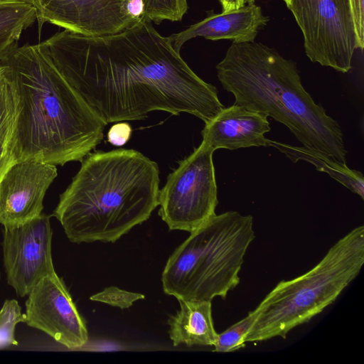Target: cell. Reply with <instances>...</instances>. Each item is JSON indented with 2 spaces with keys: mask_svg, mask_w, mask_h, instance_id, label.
<instances>
[{
  "mask_svg": "<svg viewBox=\"0 0 364 364\" xmlns=\"http://www.w3.org/2000/svg\"><path fill=\"white\" fill-rule=\"evenodd\" d=\"M38 45L107 124L142 119L152 111L186 112L206 123L224 108L217 88L144 17L117 33L63 30Z\"/></svg>",
  "mask_w": 364,
  "mask_h": 364,
  "instance_id": "6da1fadb",
  "label": "cell"
},
{
  "mask_svg": "<svg viewBox=\"0 0 364 364\" xmlns=\"http://www.w3.org/2000/svg\"><path fill=\"white\" fill-rule=\"evenodd\" d=\"M0 64L18 101L12 139L16 161L81 162L102 141L107 124L38 44L17 45Z\"/></svg>",
  "mask_w": 364,
  "mask_h": 364,
  "instance_id": "7a4b0ae2",
  "label": "cell"
},
{
  "mask_svg": "<svg viewBox=\"0 0 364 364\" xmlns=\"http://www.w3.org/2000/svg\"><path fill=\"white\" fill-rule=\"evenodd\" d=\"M157 164L134 149L90 153L53 215L73 243L114 242L159 206Z\"/></svg>",
  "mask_w": 364,
  "mask_h": 364,
  "instance_id": "3957f363",
  "label": "cell"
},
{
  "mask_svg": "<svg viewBox=\"0 0 364 364\" xmlns=\"http://www.w3.org/2000/svg\"><path fill=\"white\" fill-rule=\"evenodd\" d=\"M215 68L235 104L271 117L303 146L346 164L339 123L305 90L294 60L262 43H232Z\"/></svg>",
  "mask_w": 364,
  "mask_h": 364,
  "instance_id": "277c9868",
  "label": "cell"
},
{
  "mask_svg": "<svg viewBox=\"0 0 364 364\" xmlns=\"http://www.w3.org/2000/svg\"><path fill=\"white\" fill-rule=\"evenodd\" d=\"M190 233L166 263L164 291L178 300L225 299L239 284L245 255L255 238L252 216L233 210L215 214Z\"/></svg>",
  "mask_w": 364,
  "mask_h": 364,
  "instance_id": "5b68a950",
  "label": "cell"
},
{
  "mask_svg": "<svg viewBox=\"0 0 364 364\" xmlns=\"http://www.w3.org/2000/svg\"><path fill=\"white\" fill-rule=\"evenodd\" d=\"M364 263V226L339 239L311 269L279 282L256 307L245 342L285 338L331 304L359 274Z\"/></svg>",
  "mask_w": 364,
  "mask_h": 364,
  "instance_id": "8992f818",
  "label": "cell"
},
{
  "mask_svg": "<svg viewBox=\"0 0 364 364\" xmlns=\"http://www.w3.org/2000/svg\"><path fill=\"white\" fill-rule=\"evenodd\" d=\"M214 151L201 142L167 177L159 194V215L170 230L191 232L215 214Z\"/></svg>",
  "mask_w": 364,
  "mask_h": 364,
  "instance_id": "52a82bcc",
  "label": "cell"
},
{
  "mask_svg": "<svg viewBox=\"0 0 364 364\" xmlns=\"http://www.w3.org/2000/svg\"><path fill=\"white\" fill-rule=\"evenodd\" d=\"M301 31L312 63L347 73L357 39L349 0H283Z\"/></svg>",
  "mask_w": 364,
  "mask_h": 364,
  "instance_id": "ba28073f",
  "label": "cell"
},
{
  "mask_svg": "<svg viewBox=\"0 0 364 364\" xmlns=\"http://www.w3.org/2000/svg\"><path fill=\"white\" fill-rule=\"evenodd\" d=\"M38 32L49 23L75 33L102 36L119 33L144 17L142 0H28Z\"/></svg>",
  "mask_w": 364,
  "mask_h": 364,
  "instance_id": "9c48e42d",
  "label": "cell"
},
{
  "mask_svg": "<svg viewBox=\"0 0 364 364\" xmlns=\"http://www.w3.org/2000/svg\"><path fill=\"white\" fill-rule=\"evenodd\" d=\"M51 215L18 226L4 228L3 258L7 283L18 296H28L46 276L55 273L53 263Z\"/></svg>",
  "mask_w": 364,
  "mask_h": 364,
  "instance_id": "30bf717a",
  "label": "cell"
},
{
  "mask_svg": "<svg viewBox=\"0 0 364 364\" xmlns=\"http://www.w3.org/2000/svg\"><path fill=\"white\" fill-rule=\"evenodd\" d=\"M26 322L69 349L88 341L86 323L63 280L56 273L43 277L28 293Z\"/></svg>",
  "mask_w": 364,
  "mask_h": 364,
  "instance_id": "8fae6325",
  "label": "cell"
},
{
  "mask_svg": "<svg viewBox=\"0 0 364 364\" xmlns=\"http://www.w3.org/2000/svg\"><path fill=\"white\" fill-rule=\"evenodd\" d=\"M56 166L34 159L14 162L0 181V224L11 228L39 216Z\"/></svg>",
  "mask_w": 364,
  "mask_h": 364,
  "instance_id": "7c38bea8",
  "label": "cell"
},
{
  "mask_svg": "<svg viewBox=\"0 0 364 364\" xmlns=\"http://www.w3.org/2000/svg\"><path fill=\"white\" fill-rule=\"evenodd\" d=\"M270 129L265 114L233 104L223 108L205 123L202 142L214 151L218 149L269 146V139L264 134Z\"/></svg>",
  "mask_w": 364,
  "mask_h": 364,
  "instance_id": "4fadbf2b",
  "label": "cell"
},
{
  "mask_svg": "<svg viewBox=\"0 0 364 364\" xmlns=\"http://www.w3.org/2000/svg\"><path fill=\"white\" fill-rule=\"evenodd\" d=\"M269 18L255 4L237 10L211 14L186 29L170 36L174 49L180 52L182 46L196 37L207 40H230L232 43L254 42L259 31L264 28Z\"/></svg>",
  "mask_w": 364,
  "mask_h": 364,
  "instance_id": "5bb4252c",
  "label": "cell"
},
{
  "mask_svg": "<svg viewBox=\"0 0 364 364\" xmlns=\"http://www.w3.org/2000/svg\"><path fill=\"white\" fill-rule=\"evenodd\" d=\"M180 310L168 321V334L173 345L214 346L218 334L212 317L210 301L178 300Z\"/></svg>",
  "mask_w": 364,
  "mask_h": 364,
  "instance_id": "9a60e30c",
  "label": "cell"
},
{
  "mask_svg": "<svg viewBox=\"0 0 364 364\" xmlns=\"http://www.w3.org/2000/svg\"><path fill=\"white\" fill-rule=\"evenodd\" d=\"M269 146L277 149L294 163L301 160L313 164L318 171L328 174L351 192L364 199V177L360 171L350 169L347 164L303 146H293L270 139Z\"/></svg>",
  "mask_w": 364,
  "mask_h": 364,
  "instance_id": "2e32d148",
  "label": "cell"
},
{
  "mask_svg": "<svg viewBox=\"0 0 364 364\" xmlns=\"http://www.w3.org/2000/svg\"><path fill=\"white\" fill-rule=\"evenodd\" d=\"M36 20L35 8L28 0H0V60Z\"/></svg>",
  "mask_w": 364,
  "mask_h": 364,
  "instance_id": "e0dca14e",
  "label": "cell"
},
{
  "mask_svg": "<svg viewBox=\"0 0 364 364\" xmlns=\"http://www.w3.org/2000/svg\"><path fill=\"white\" fill-rule=\"evenodd\" d=\"M18 112V101L15 88L4 74L0 81V141L12 140Z\"/></svg>",
  "mask_w": 364,
  "mask_h": 364,
  "instance_id": "ac0fdd59",
  "label": "cell"
},
{
  "mask_svg": "<svg viewBox=\"0 0 364 364\" xmlns=\"http://www.w3.org/2000/svg\"><path fill=\"white\" fill-rule=\"evenodd\" d=\"M258 312L250 311L246 317L234 323L222 333L218 334L214 344L215 352L230 353L245 346L246 336L255 321Z\"/></svg>",
  "mask_w": 364,
  "mask_h": 364,
  "instance_id": "d6986e66",
  "label": "cell"
},
{
  "mask_svg": "<svg viewBox=\"0 0 364 364\" xmlns=\"http://www.w3.org/2000/svg\"><path fill=\"white\" fill-rule=\"evenodd\" d=\"M144 17L159 23L168 20L178 21L187 11V0H142Z\"/></svg>",
  "mask_w": 364,
  "mask_h": 364,
  "instance_id": "ffe728a7",
  "label": "cell"
},
{
  "mask_svg": "<svg viewBox=\"0 0 364 364\" xmlns=\"http://www.w3.org/2000/svg\"><path fill=\"white\" fill-rule=\"evenodd\" d=\"M26 322V314L16 299H6L0 310V349L17 346L14 336L16 326Z\"/></svg>",
  "mask_w": 364,
  "mask_h": 364,
  "instance_id": "44dd1931",
  "label": "cell"
},
{
  "mask_svg": "<svg viewBox=\"0 0 364 364\" xmlns=\"http://www.w3.org/2000/svg\"><path fill=\"white\" fill-rule=\"evenodd\" d=\"M144 297L142 294L128 291L117 287H109L92 295L90 299L124 309L131 307L135 301Z\"/></svg>",
  "mask_w": 364,
  "mask_h": 364,
  "instance_id": "7402d4cb",
  "label": "cell"
},
{
  "mask_svg": "<svg viewBox=\"0 0 364 364\" xmlns=\"http://www.w3.org/2000/svg\"><path fill=\"white\" fill-rule=\"evenodd\" d=\"M364 0H349L353 21L358 48L364 47Z\"/></svg>",
  "mask_w": 364,
  "mask_h": 364,
  "instance_id": "603a6c76",
  "label": "cell"
},
{
  "mask_svg": "<svg viewBox=\"0 0 364 364\" xmlns=\"http://www.w3.org/2000/svg\"><path fill=\"white\" fill-rule=\"evenodd\" d=\"M132 131L129 124L119 122L109 129L107 133L108 141L114 146H123L129 141Z\"/></svg>",
  "mask_w": 364,
  "mask_h": 364,
  "instance_id": "cb8c5ba5",
  "label": "cell"
},
{
  "mask_svg": "<svg viewBox=\"0 0 364 364\" xmlns=\"http://www.w3.org/2000/svg\"><path fill=\"white\" fill-rule=\"evenodd\" d=\"M12 140L0 141V181L9 166L15 162Z\"/></svg>",
  "mask_w": 364,
  "mask_h": 364,
  "instance_id": "d4e9b609",
  "label": "cell"
},
{
  "mask_svg": "<svg viewBox=\"0 0 364 364\" xmlns=\"http://www.w3.org/2000/svg\"><path fill=\"white\" fill-rule=\"evenodd\" d=\"M256 0H218L222 11H232L242 8L247 5L255 4Z\"/></svg>",
  "mask_w": 364,
  "mask_h": 364,
  "instance_id": "484cf974",
  "label": "cell"
},
{
  "mask_svg": "<svg viewBox=\"0 0 364 364\" xmlns=\"http://www.w3.org/2000/svg\"><path fill=\"white\" fill-rule=\"evenodd\" d=\"M4 68L2 67V65L0 64V81L1 80V79L4 77Z\"/></svg>",
  "mask_w": 364,
  "mask_h": 364,
  "instance_id": "4316f807",
  "label": "cell"
},
{
  "mask_svg": "<svg viewBox=\"0 0 364 364\" xmlns=\"http://www.w3.org/2000/svg\"><path fill=\"white\" fill-rule=\"evenodd\" d=\"M0 277H1V274H0Z\"/></svg>",
  "mask_w": 364,
  "mask_h": 364,
  "instance_id": "83f0119b",
  "label": "cell"
}]
</instances>
